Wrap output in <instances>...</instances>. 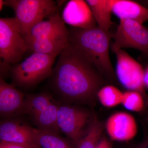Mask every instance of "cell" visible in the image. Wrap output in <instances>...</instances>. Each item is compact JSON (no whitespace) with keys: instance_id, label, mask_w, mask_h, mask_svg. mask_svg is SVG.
I'll use <instances>...</instances> for the list:
<instances>
[{"instance_id":"cell-16","label":"cell","mask_w":148,"mask_h":148,"mask_svg":"<svg viewBox=\"0 0 148 148\" xmlns=\"http://www.w3.org/2000/svg\"><path fill=\"white\" fill-rule=\"evenodd\" d=\"M98 27L109 32L112 22V13L115 0H86Z\"/></svg>"},{"instance_id":"cell-4","label":"cell","mask_w":148,"mask_h":148,"mask_svg":"<svg viewBox=\"0 0 148 148\" xmlns=\"http://www.w3.org/2000/svg\"><path fill=\"white\" fill-rule=\"evenodd\" d=\"M56 57L33 52L24 61L11 65L10 72L14 85L32 87L50 77L53 73L52 67Z\"/></svg>"},{"instance_id":"cell-24","label":"cell","mask_w":148,"mask_h":148,"mask_svg":"<svg viewBox=\"0 0 148 148\" xmlns=\"http://www.w3.org/2000/svg\"><path fill=\"white\" fill-rule=\"evenodd\" d=\"M96 148H112L111 143L106 138H101Z\"/></svg>"},{"instance_id":"cell-25","label":"cell","mask_w":148,"mask_h":148,"mask_svg":"<svg viewBox=\"0 0 148 148\" xmlns=\"http://www.w3.org/2000/svg\"><path fill=\"white\" fill-rule=\"evenodd\" d=\"M145 85L146 87L148 88V66L145 71V77H144Z\"/></svg>"},{"instance_id":"cell-3","label":"cell","mask_w":148,"mask_h":148,"mask_svg":"<svg viewBox=\"0 0 148 148\" xmlns=\"http://www.w3.org/2000/svg\"><path fill=\"white\" fill-rule=\"evenodd\" d=\"M4 4L13 10L14 19L24 38L36 24L54 15L61 4L52 0H5Z\"/></svg>"},{"instance_id":"cell-9","label":"cell","mask_w":148,"mask_h":148,"mask_svg":"<svg viewBox=\"0 0 148 148\" xmlns=\"http://www.w3.org/2000/svg\"><path fill=\"white\" fill-rule=\"evenodd\" d=\"M105 127L111 140L117 142L132 140L138 132L135 118L125 112H118L111 115L106 121Z\"/></svg>"},{"instance_id":"cell-6","label":"cell","mask_w":148,"mask_h":148,"mask_svg":"<svg viewBox=\"0 0 148 148\" xmlns=\"http://www.w3.org/2000/svg\"><path fill=\"white\" fill-rule=\"evenodd\" d=\"M113 38L114 52L125 48L135 49L148 56V28L131 20H120L116 31L111 34Z\"/></svg>"},{"instance_id":"cell-8","label":"cell","mask_w":148,"mask_h":148,"mask_svg":"<svg viewBox=\"0 0 148 148\" xmlns=\"http://www.w3.org/2000/svg\"><path fill=\"white\" fill-rule=\"evenodd\" d=\"M90 119V114L83 109L68 105H60L58 107L59 130L76 146L90 126V124L88 125Z\"/></svg>"},{"instance_id":"cell-10","label":"cell","mask_w":148,"mask_h":148,"mask_svg":"<svg viewBox=\"0 0 148 148\" xmlns=\"http://www.w3.org/2000/svg\"><path fill=\"white\" fill-rule=\"evenodd\" d=\"M0 140L2 142L19 143L34 148H40L35 128L14 120L1 123Z\"/></svg>"},{"instance_id":"cell-28","label":"cell","mask_w":148,"mask_h":148,"mask_svg":"<svg viewBox=\"0 0 148 148\" xmlns=\"http://www.w3.org/2000/svg\"><path fill=\"white\" fill-rule=\"evenodd\" d=\"M5 5L4 1L3 0H0V10L1 11L3 6Z\"/></svg>"},{"instance_id":"cell-23","label":"cell","mask_w":148,"mask_h":148,"mask_svg":"<svg viewBox=\"0 0 148 148\" xmlns=\"http://www.w3.org/2000/svg\"><path fill=\"white\" fill-rule=\"evenodd\" d=\"M0 148H34L31 146L19 143L2 142L0 143Z\"/></svg>"},{"instance_id":"cell-22","label":"cell","mask_w":148,"mask_h":148,"mask_svg":"<svg viewBox=\"0 0 148 148\" xmlns=\"http://www.w3.org/2000/svg\"><path fill=\"white\" fill-rule=\"evenodd\" d=\"M145 103L144 96L140 92L128 90L123 93L121 104L128 110L136 112H141Z\"/></svg>"},{"instance_id":"cell-27","label":"cell","mask_w":148,"mask_h":148,"mask_svg":"<svg viewBox=\"0 0 148 148\" xmlns=\"http://www.w3.org/2000/svg\"><path fill=\"white\" fill-rule=\"evenodd\" d=\"M138 2L140 3L141 4L145 6L146 8H148V0H145V1H138Z\"/></svg>"},{"instance_id":"cell-5","label":"cell","mask_w":148,"mask_h":148,"mask_svg":"<svg viewBox=\"0 0 148 148\" xmlns=\"http://www.w3.org/2000/svg\"><path fill=\"white\" fill-rule=\"evenodd\" d=\"M28 50L14 17L0 18V57L3 64L11 66L21 62Z\"/></svg>"},{"instance_id":"cell-1","label":"cell","mask_w":148,"mask_h":148,"mask_svg":"<svg viewBox=\"0 0 148 148\" xmlns=\"http://www.w3.org/2000/svg\"><path fill=\"white\" fill-rule=\"evenodd\" d=\"M53 69V84L60 96L71 102H87L103 87L102 75L81 52L69 44Z\"/></svg>"},{"instance_id":"cell-11","label":"cell","mask_w":148,"mask_h":148,"mask_svg":"<svg viewBox=\"0 0 148 148\" xmlns=\"http://www.w3.org/2000/svg\"><path fill=\"white\" fill-rule=\"evenodd\" d=\"M61 17L65 24L72 27L88 29L97 27L91 9L86 1H68L63 9Z\"/></svg>"},{"instance_id":"cell-18","label":"cell","mask_w":148,"mask_h":148,"mask_svg":"<svg viewBox=\"0 0 148 148\" xmlns=\"http://www.w3.org/2000/svg\"><path fill=\"white\" fill-rule=\"evenodd\" d=\"M54 102L52 97L46 92L31 94L25 96L22 114L35 116Z\"/></svg>"},{"instance_id":"cell-17","label":"cell","mask_w":148,"mask_h":148,"mask_svg":"<svg viewBox=\"0 0 148 148\" xmlns=\"http://www.w3.org/2000/svg\"><path fill=\"white\" fill-rule=\"evenodd\" d=\"M58 107L53 102L32 118L38 129L56 133L60 132L58 124Z\"/></svg>"},{"instance_id":"cell-26","label":"cell","mask_w":148,"mask_h":148,"mask_svg":"<svg viewBox=\"0 0 148 148\" xmlns=\"http://www.w3.org/2000/svg\"><path fill=\"white\" fill-rule=\"evenodd\" d=\"M138 148H148V139H146L141 143Z\"/></svg>"},{"instance_id":"cell-14","label":"cell","mask_w":148,"mask_h":148,"mask_svg":"<svg viewBox=\"0 0 148 148\" xmlns=\"http://www.w3.org/2000/svg\"><path fill=\"white\" fill-rule=\"evenodd\" d=\"M112 12L120 20H131L143 24L148 21V8L139 2L115 0Z\"/></svg>"},{"instance_id":"cell-12","label":"cell","mask_w":148,"mask_h":148,"mask_svg":"<svg viewBox=\"0 0 148 148\" xmlns=\"http://www.w3.org/2000/svg\"><path fill=\"white\" fill-rule=\"evenodd\" d=\"M25 95L14 85L0 78V114L4 118L17 116L22 114Z\"/></svg>"},{"instance_id":"cell-7","label":"cell","mask_w":148,"mask_h":148,"mask_svg":"<svg viewBox=\"0 0 148 148\" xmlns=\"http://www.w3.org/2000/svg\"><path fill=\"white\" fill-rule=\"evenodd\" d=\"M114 53L117 61L116 75L120 83L128 90L141 93L148 104L144 81L145 71L143 67L123 49Z\"/></svg>"},{"instance_id":"cell-13","label":"cell","mask_w":148,"mask_h":148,"mask_svg":"<svg viewBox=\"0 0 148 148\" xmlns=\"http://www.w3.org/2000/svg\"><path fill=\"white\" fill-rule=\"evenodd\" d=\"M69 35V29L58 11L47 20L36 24L24 38L27 43L35 40L45 39Z\"/></svg>"},{"instance_id":"cell-29","label":"cell","mask_w":148,"mask_h":148,"mask_svg":"<svg viewBox=\"0 0 148 148\" xmlns=\"http://www.w3.org/2000/svg\"></svg>"},{"instance_id":"cell-20","label":"cell","mask_w":148,"mask_h":148,"mask_svg":"<svg viewBox=\"0 0 148 148\" xmlns=\"http://www.w3.org/2000/svg\"><path fill=\"white\" fill-rule=\"evenodd\" d=\"M104 128L101 121L97 120L93 121L87 132L77 145V148H96L101 139Z\"/></svg>"},{"instance_id":"cell-19","label":"cell","mask_w":148,"mask_h":148,"mask_svg":"<svg viewBox=\"0 0 148 148\" xmlns=\"http://www.w3.org/2000/svg\"><path fill=\"white\" fill-rule=\"evenodd\" d=\"M40 148H73L58 133L35 128Z\"/></svg>"},{"instance_id":"cell-21","label":"cell","mask_w":148,"mask_h":148,"mask_svg":"<svg viewBox=\"0 0 148 148\" xmlns=\"http://www.w3.org/2000/svg\"><path fill=\"white\" fill-rule=\"evenodd\" d=\"M97 96L103 106L112 108L121 104L123 93L114 86L106 85L98 90Z\"/></svg>"},{"instance_id":"cell-2","label":"cell","mask_w":148,"mask_h":148,"mask_svg":"<svg viewBox=\"0 0 148 148\" xmlns=\"http://www.w3.org/2000/svg\"><path fill=\"white\" fill-rule=\"evenodd\" d=\"M69 44L83 54L98 72L108 79L114 81L115 73L110 58V32L98 27L84 29H69Z\"/></svg>"},{"instance_id":"cell-15","label":"cell","mask_w":148,"mask_h":148,"mask_svg":"<svg viewBox=\"0 0 148 148\" xmlns=\"http://www.w3.org/2000/svg\"><path fill=\"white\" fill-rule=\"evenodd\" d=\"M69 35L34 40L27 43L28 50L57 57L69 45Z\"/></svg>"}]
</instances>
